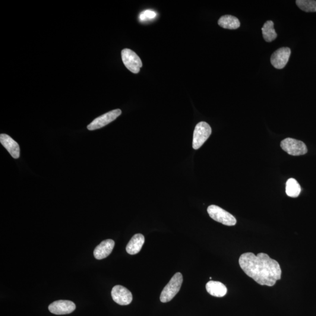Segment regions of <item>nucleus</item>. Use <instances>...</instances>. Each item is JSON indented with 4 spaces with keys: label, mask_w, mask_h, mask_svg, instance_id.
<instances>
[{
    "label": "nucleus",
    "mask_w": 316,
    "mask_h": 316,
    "mask_svg": "<svg viewBox=\"0 0 316 316\" xmlns=\"http://www.w3.org/2000/svg\"><path fill=\"white\" fill-rule=\"evenodd\" d=\"M207 212L211 219L228 226H235L236 218L225 210L216 205H211L207 208Z\"/></svg>",
    "instance_id": "7ed1b4c3"
},
{
    "label": "nucleus",
    "mask_w": 316,
    "mask_h": 316,
    "mask_svg": "<svg viewBox=\"0 0 316 316\" xmlns=\"http://www.w3.org/2000/svg\"><path fill=\"white\" fill-rule=\"evenodd\" d=\"M300 192L301 188L296 179L290 178L287 180L286 183V193L288 197L293 198L298 197Z\"/></svg>",
    "instance_id": "f3484780"
},
{
    "label": "nucleus",
    "mask_w": 316,
    "mask_h": 316,
    "mask_svg": "<svg viewBox=\"0 0 316 316\" xmlns=\"http://www.w3.org/2000/svg\"><path fill=\"white\" fill-rule=\"evenodd\" d=\"M112 296L114 301L122 306L130 304L132 300L131 292L121 285H116L113 287Z\"/></svg>",
    "instance_id": "1a4fd4ad"
},
{
    "label": "nucleus",
    "mask_w": 316,
    "mask_h": 316,
    "mask_svg": "<svg viewBox=\"0 0 316 316\" xmlns=\"http://www.w3.org/2000/svg\"><path fill=\"white\" fill-rule=\"evenodd\" d=\"M49 311L53 314L63 315L70 314L76 309V305L70 300H61L53 302L49 306Z\"/></svg>",
    "instance_id": "9d476101"
},
{
    "label": "nucleus",
    "mask_w": 316,
    "mask_h": 316,
    "mask_svg": "<svg viewBox=\"0 0 316 316\" xmlns=\"http://www.w3.org/2000/svg\"><path fill=\"white\" fill-rule=\"evenodd\" d=\"M121 110L116 109L104 114V115L94 119L93 121L87 126V129L88 130L93 131L103 128L104 126L110 124V122L115 121L117 118H118V117L121 115Z\"/></svg>",
    "instance_id": "0eeeda50"
},
{
    "label": "nucleus",
    "mask_w": 316,
    "mask_h": 316,
    "mask_svg": "<svg viewBox=\"0 0 316 316\" xmlns=\"http://www.w3.org/2000/svg\"><path fill=\"white\" fill-rule=\"evenodd\" d=\"M205 288L210 295L217 298H222L227 292L226 286L223 283L217 281H209L205 285Z\"/></svg>",
    "instance_id": "4468645a"
},
{
    "label": "nucleus",
    "mask_w": 316,
    "mask_h": 316,
    "mask_svg": "<svg viewBox=\"0 0 316 316\" xmlns=\"http://www.w3.org/2000/svg\"><path fill=\"white\" fill-rule=\"evenodd\" d=\"M115 242L113 239H106L97 246L94 251V256L97 260H103L110 255L114 247Z\"/></svg>",
    "instance_id": "f8f14e48"
},
{
    "label": "nucleus",
    "mask_w": 316,
    "mask_h": 316,
    "mask_svg": "<svg viewBox=\"0 0 316 316\" xmlns=\"http://www.w3.org/2000/svg\"><path fill=\"white\" fill-rule=\"evenodd\" d=\"M297 5L305 12H316V1L315 0H297Z\"/></svg>",
    "instance_id": "a211bd4d"
},
{
    "label": "nucleus",
    "mask_w": 316,
    "mask_h": 316,
    "mask_svg": "<svg viewBox=\"0 0 316 316\" xmlns=\"http://www.w3.org/2000/svg\"><path fill=\"white\" fill-rule=\"evenodd\" d=\"M145 242V237L141 234H137L132 237L126 246V251L130 255L140 252Z\"/></svg>",
    "instance_id": "ddd939ff"
},
{
    "label": "nucleus",
    "mask_w": 316,
    "mask_h": 316,
    "mask_svg": "<svg viewBox=\"0 0 316 316\" xmlns=\"http://www.w3.org/2000/svg\"><path fill=\"white\" fill-rule=\"evenodd\" d=\"M280 147L284 151L292 156H303L308 153V148L304 142L291 138H287L282 141Z\"/></svg>",
    "instance_id": "20e7f679"
},
{
    "label": "nucleus",
    "mask_w": 316,
    "mask_h": 316,
    "mask_svg": "<svg viewBox=\"0 0 316 316\" xmlns=\"http://www.w3.org/2000/svg\"><path fill=\"white\" fill-rule=\"evenodd\" d=\"M211 134V128L207 122L201 121L196 126L193 138V148L198 150L207 140Z\"/></svg>",
    "instance_id": "39448f33"
},
{
    "label": "nucleus",
    "mask_w": 316,
    "mask_h": 316,
    "mask_svg": "<svg viewBox=\"0 0 316 316\" xmlns=\"http://www.w3.org/2000/svg\"><path fill=\"white\" fill-rule=\"evenodd\" d=\"M183 282V276L181 273L174 275L169 282L167 283L162 290L160 296V302H169L173 299L181 288Z\"/></svg>",
    "instance_id": "f03ea898"
},
{
    "label": "nucleus",
    "mask_w": 316,
    "mask_h": 316,
    "mask_svg": "<svg viewBox=\"0 0 316 316\" xmlns=\"http://www.w3.org/2000/svg\"><path fill=\"white\" fill-rule=\"evenodd\" d=\"M291 50L289 47H283L276 50L271 57V64L274 68L282 69L288 62Z\"/></svg>",
    "instance_id": "6e6552de"
},
{
    "label": "nucleus",
    "mask_w": 316,
    "mask_h": 316,
    "mask_svg": "<svg viewBox=\"0 0 316 316\" xmlns=\"http://www.w3.org/2000/svg\"><path fill=\"white\" fill-rule=\"evenodd\" d=\"M262 33L264 39L266 42H271L277 38V34L274 29L273 21H268L262 28Z\"/></svg>",
    "instance_id": "dca6fc26"
},
{
    "label": "nucleus",
    "mask_w": 316,
    "mask_h": 316,
    "mask_svg": "<svg viewBox=\"0 0 316 316\" xmlns=\"http://www.w3.org/2000/svg\"><path fill=\"white\" fill-rule=\"evenodd\" d=\"M0 142L6 150L14 159H18L20 156V148L17 142L9 135L5 134L0 135Z\"/></svg>",
    "instance_id": "9b49d317"
},
{
    "label": "nucleus",
    "mask_w": 316,
    "mask_h": 316,
    "mask_svg": "<svg viewBox=\"0 0 316 316\" xmlns=\"http://www.w3.org/2000/svg\"><path fill=\"white\" fill-rule=\"evenodd\" d=\"M121 58L125 67L133 74H138L142 66L140 57L129 49H124L121 52Z\"/></svg>",
    "instance_id": "423d86ee"
},
{
    "label": "nucleus",
    "mask_w": 316,
    "mask_h": 316,
    "mask_svg": "<svg viewBox=\"0 0 316 316\" xmlns=\"http://www.w3.org/2000/svg\"><path fill=\"white\" fill-rule=\"evenodd\" d=\"M157 15V14L154 11L147 9V10L141 12L139 16V19L141 22H145L154 20L155 18H156Z\"/></svg>",
    "instance_id": "6ab92c4d"
},
{
    "label": "nucleus",
    "mask_w": 316,
    "mask_h": 316,
    "mask_svg": "<svg viewBox=\"0 0 316 316\" xmlns=\"http://www.w3.org/2000/svg\"><path fill=\"white\" fill-rule=\"evenodd\" d=\"M218 24L221 27L229 30H236L240 27L238 19L230 15L221 17L218 21Z\"/></svg>",
    "instance_id": "2eb2a0df"
},
{
    "label": "nucleus",
    "mask_w": 316,
    "mask_h": 316,
    "mask_svg": "<svg viewBox=\"0 0 316 316\" xmlns=\"http://www.w3.org/2000/svg\"><path fill=\"white\" fill-rule=\"evenodd\" d=\"M239 264L246 276L262 286H273L281 279L280 265L265 253H244L240 256Z\"/></svg>",
    "instance_id": "f257e3e1"
}]
</instances>
